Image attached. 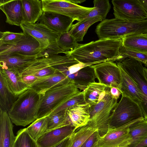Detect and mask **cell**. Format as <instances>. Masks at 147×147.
Returning <instances> with one entry per match:
<instances>
[{"instance_id":"cell-6","label":"cell","mask_w":147,"mask_h":147,"mask_svg":"<svg viewBox=\"0 0 147 147\" xmlns=\"http://www.w3.org/2000/svg\"><path fill=\"white\" fill-rule=\"evenodd\" d=\"M80 92L71 82L48 90L43 96L37 119L47 116L67 99Z\"/></svg>"},{"instance_id":"cell-14","label":"cell","mask_w":147,"mask_h":147,"mask_svg":"<svg viewBox=\"0 0 147 147\" xmlns=\"http://www.w3.org/2000/svg\"><path fill=\"white\" fill-rule=\"evenodd\" d=\"M79 62L67 55H58L37 59L26 69L20 73L21 76L32 75L41 70L51 67L65 63L76 64Z\"/></svg>"},{"instance_id":"cell-7","label":"cell","mask_w":147,"mask_h":147,"mask_svg":"<svg viewBox=\"0 0 147 147\" xmlns=\"http://www.w3.org/2000/svg\"><path fill=\"white\" fill-rule=\"evenodd\" d=\"M42 9L63 14L78 21L82 20L94 8L80 5L67 0H42Z\"/></svg>"},{"instance_id":"cell-40","label":"cell","mask_w":147,"mask_h":147,"mask_svg":"<svg viewBox=\"0 0 147 147\" xmlns=\"http://www.w3.org/2000/svg\"><path fill=\"white\" fill-rule=\"evenodd\" d=\"M99 137L97 131L93 134L84 142L81 147H92L97 141Z\"/></svg>"},{"instance_id":"cell-20","label":"cell","mask_w":147,"mask_h":147,"mask_svg":"<svg viewBox=\"0 0 147 147\" xmlns=\"http://www.w3.org/2000/svg\"><path fill=\"white\" fill-rule=\"evenodd\" d=\"M0 9L6 16L7 23L20 26L23 20L21 0H1Z\"/></svg>"},{"instance_id":"cell-22","label":"cell","mask_w":147,"mask_h":147,"mask_svg":"<svg viewBox=\"0 0 147 147\" xmlns=\"http://www.w3.org/2000/svg\"><path fill=\"white\" fill-rule=\"evenodd\" d=\"M0 111V147H13L16 137L13 123L7 112Z\"/></svg>"},{"instance_id":"cell-1","label":"cell","mask_w":147,"mask_h":147,"mask_svg":"<svg viewBox=\"0 0 147 147\" xmlns=\"http://www.w3.org/2000/svg\"><path fill=\"white\" fill-rule=\"evenodd\" d=\"M122 38L100 39L83 44L65 54L83 63H96L108 61L121 62L120 53Z\"/></svg>"},{"instance_id":"cell-44","label":"cell","mask_w":147,"mask_h":147,"mask_svg":"<svg viewBox=\"0 0 147 147\" xmlns=\"http://www.w3.org/2000/svg\"><path fill=\"white\" fill-rule=\"evenodd\" d=\"M133 147H147V137Z\"/></svg>"},{"instance_id":"cell-50","label":"cell","mask_w":147,"mask_h":147,"mask_svg":"<svg viewBox=\"0 0 147 147\" xmlns=\"http://www.w3.org/2000/svg\"><path fill=\"white\" fill-rule=\"evenodd\" d=\"M146 54L147 55V53H146Z\"/></svg>"},{"instance_id":"cell-37","label":"cell","mask_w":147,"mask_h":147,"mask_svg":"<svg viewBox=\"0 0 147 147\" xmlns=\"http://www.w3.org/2000/svg\"><path fill=\"white\" fill-rule=\"evenodd\" d=\"M120 53L123 60L127 58H132L141 62L147 67V55L146 53L126 48L122 45Z\"/></svg>"},{"instance_id":"cell-11","label":"cell","mask_w":147,"mask_h":147,"mask_svg":"<svg viewBox=\"0 0 147 147\" xmlns=\"http://www.w3.org/2000/svg\"><path fill=\"white\" fill-rule=\"evenodd\" d=\"M108 61L92 65L96 78L99 82L110 88L115 87L120 91L121 76L119 69L116 63Z\"/></svg>"},{"instance_id":"cell-34","label":"cell","mask_w":147,"mask_h":147,"mask_svg":"<svg viewBox=\"0 0 147 147\" xmlns=\"http://www.w3.org/2000/svg\"><path fill=\"white\" fill-rule=\"evenodd\" d=\"M57 42L59 48L65 53V54L66 52L77 48L82 44L78 43L69 31L60 33Z\"/></svg>"},{"instance_id":"cell-49","label":"cell","mask_w":147,"mask_h":147,"mask_svg":"<svg viewBox=\"0 0 147 147\" xmlns=\"http://www.w3.org/2000/svg\"><path fill=\"white\" fill-rule=\"evenodd\" d=\"M142 35L144 36H147V33L145 34H142Z\"/></svg>"},{"instance_id":"cell-35","label":"cell","mask_w":147,"mask_h":147,"mask_svg":"<svg viewBox=\"0 0 147 147\" xmlns=\"http://www.w3.org/2000/svg\"><path fill=\"white\" fill-rule=\"evenodd\" d=\"M13 147H38L37 142L26 130V128L17 132Z\"/></svg>"},{"instance_id":"cell-13","label":"cell","mask_w":147,"mask_h":147,"mask_svg":"<svg viewBox=\"0 0 147 147\" xmlns=\"http://www.w3.org/2000/svg\"><path fill=\"white\" fill-rule=\"evenodd\" d=\"M39 23L43 24L52 30L61 33L69 31L75 20L68 16L49 11H44Z\"/></svg>"},{"instance_id":"cell-33","label":"cell","mask_w":147,"mask_h":147,"mask_svg":"<svg viewBox=\"0 0 147 147\" xmlns=\"http://www.w3.org/2000/svg\"><path fill=\"white\" fill-rule=\"evenodd\" d=\"M47 120L46 116L36 119L26 129L31 137L37 142L47 132Z\"/></svg>"},{"instance_id":"cell-10","label":"cell","mask_w":147,"mask_h":147,"mask_svg":"<svg viewBox=\"0 0 147 147\" xmlns=\"http://www.w3.org/2000/svg\"><path fill=\"white\" fill-rule=\"evenodd\" d=\"M20 27L24 34L32 36L38 42L40 52L56 42L60 34L52 30L40 23L32 24L22 22Z\"/></svg>"},{"instance_id":"cell-17","label":"cell","mask_w":147,"mask_h":147,"mask_svg":"<svg viewBox=\"0 0 147 147\" xmlns=\"http://www.w3.org/2000/svg\"><path fill=\"white\" fill-rule=\"evenodd\" d=\"M0 73L3 75L9 88L17 96L30 88L22 80L19 71L6 66H0Z\"/></svg>"},{"instance_id":"cell-36","label":"cell","mask_w":147,"mask_h":147,"mask_svg":"<svg viewBox=\"0 0 147 147\" xmlns=\"http://www.w3.org/2000/svg\"><path fill=\"white\" fill-rule=\"evenodd\" d=\"M84 100V91L80 92L70 97L55 108L49 114H53L67 109L69 107Z\"/></svg>"},{"instance_id":"cell-42","label":"cell","mask_w":147,"mask_h":147,"mask_svg":"<svg viewBox=\"0 0 147 147\" xmlns=\"http://www.w3.org/2000/svg\"><path fill=\"white\" fill-rule=\"evenodd\" d=\"M110 88V93L111 97L117 100L120 95L121 94V92L119 89L115 87H111Z\"/></svg>"},{"instance_id":"cell-24","label":"cell","mask_w":147,"mask_h":147,"mask_svg":"<svg viewBox=\"0 0 147 147\" xmlns=\"http://www.w3.org/2000/svg\"><path fill=\"white\" fill-rule=\"evenodd\" d=\"M21 0L23 16V22L32 24L36 23L43 12L42 0Z\"/></svg>"},{"instance_id":"cell-9","label":"cell","mask_w":147,"mask_h":147,"mask_svg":"<svg viewBox=\"0 0 147 147\" xmlns=\"http://www.w3.org/2000/svg\"><path fill=\"white\" fill-rule=\"evenodd\" d=\"M144 118L139 119L118 127H109L105 134L99 137L98 147H128L131 142L129 134V126Z\"/></svg>"},{"instance_id":"cell-18","label":"cell","mask_w":147,"mask_h":147,"mask_svg":"<svg viewBox=\"0 0 147 147\" xmlns=\"http://www.w3.org/2000/svg\"><path fill=\"white\" fill-rule=\"evenodd\" d=\"M70 125L47 131L37 141L38 147H52L69 137L75 131Z\"/></svg>"},{"instance_id":"cell-29","label":"cell","mask_w":147,"mask_h":147,"mask_svg":"<svg viewBox=\"0 0 147 147\" xmlns=\"http://www.w3.org/2000/svg\"><path fill=\"white\" fill-rule=\"evenodd\" d=\"M122 46L135 51L147 53V36L142 35H132L122 38Z\"/></svg>"},{"instance_id":"cell-48","label":"cell","mask_w":147,"mask_h":147,"mask_svg":"<svg viewBox=\"0 0 147 147\" xmlns=\"http://www.w3.org/2000/svg\"><path fill=\"white\" fill-rule=\"evenodd\" d=\"M92 147H98L97 141L96 142Z\"/></svg>"},{"instance_id":"cell-4","label":"cell","mask_w":147,"mask_h":147,"mask_svg":"<svg viewBox=\"0 0 147 147\" xmlns=\"http://www.w3.org/2000/svg\"><path fill=\"white\" fill-rule=\"evenodd\" d=\"M110 89L107 87L98 102L90 106L89 109L90 118L88 124L97 128L99 137L103 136L107 132L111 113L117 103V100L111 97Z\"/></svg>"},{"instance_id":"cell-46","label":"cell","mask_w":147,"mask_h":147,"mask_svg":"<svg viewBox=\"0 0 147 147\" xmlns=\"http://www.w3.org/2000/svg\"><path fill=\"white\" fill-rule=\"evenodd\" d=\"M143 71L145 78L147 82V68L145 67H144Z\"/></svg>"},{"instance_id":"cell-8","label":"cell","mask_w":147,"mask_h":147,"mask_svg":"<svg viewBox=\"0 0 147 147\" xmlns=\"http://www.w3.org/2000/svg\"><path fill=\"white\" fill-rule=\"evenodd\" d=\"M115 18L132 22L147 19V13L139 0H113Z\"/></svg>"},{"instance_id":"cell-15","label":"cell","mask_w":147,"mask_h":147,"mask_svg":"<svg viewBox=\"0 0 147 147\" xmlns=\"http://www.w3.org/2000/svg\"><path fill=\"white\" fill-rule=\"evenodd\" d=\"M70 82H71L67 77L57 70L53 75L39 78L30 87L38 94L44 96L50 89Z\"/></svg>"},{"instance_id":"cell-2","label":"cell","mask_w":147,"mask_h":147,"mask_svg":"<svg viewBox=\"0 0 147 147\" xmlns=\"http://www.w3.org/2000/svg\"><path fill=\"white\" fill-rule=\"evenodd\" d=\"M43 96L31 88L19 95L8 112L12 123L25 126L35 121Z\"/></svg>"},{"instance_id":"cell-47","label":"cell","mask_w":147,"mask_h":147,"mask_svg":"<svg viewBox=\"0 0 147 147\" xmlns=\"http://www.w3.org/2000/svg\"><path fill=\"white\" fill-rule=\"evenodd\" d=\"M70 1L71 2H72V3H75V4H78V3H81L84 2L85 1L70 0Z\"/></svg>"},{"instance_id":"cell-30","label":"cell","mask_w":147,"mask_h":147,"mask_svg":"<svg viewBox=\"0 0 147 147\" xmlns=\"http://www.w3.org/2000/svg\"><path fill=\"white\" fill-rule=\"evenodd\" d=\"M102 20L100 16L88 19L78 24H73L69 32L77 42L82 41L89 28L96 22Z\"/></svg>"},{"instance_id":"cell-12","label":"cell","mask_w":147,"mask_h":147,"mask_svg":"<svg viewBox=\"0 0 147 147\" xmlns=\"http://www.w3.org/2000/svg\"><path fill=\"white\" fill-rule=\"evenodd\" d=\"M40 52L38 42L32 36L25 34L15 45L0 44V55L17 52L24 55H36Z\"/></svg>"},{"instance_id":"cell-45","label":"cell","mask_w":147,"mask_h":147,"mask_svg":"<svg viewBox=\"0 0 147 147\" xmlns=\"http://www.w3.org/2000/svg\"><path fill=\"white\" fill-rule=\"evenodd\" d=\"M139 1L147 13V0H139Z\"/></svg>"},{"instance_id":"cell-27","label":"cell","mask_w":147,"mask_h":147,"mask_svg":"<svg viewBox=\"0 0 147 147\" xmlns=\"http://www.w3.org/2000/svg\"><path fill=\"white\" fill-rule=\"evenodd\" d=\"M96 131H98L96 128L88 124L80 128L70 136L68 147H81L86 140Z\"/></svg>"},{"instance_id":"cell-28","label":"cell","mask_w":147,"mask_h":147,"mask_svg":"<svg viewBox=\"0 0 147 147\" xmlns=\"http://www.w3.org/2000/svg\"><path fill=\"white\" fill-rule=\"evenodd\" d=\"M129 134L131 142L128 147H133L147 137V120L144 118L130 125Z\"/></svg>"},{"instance_id":"cell-19","label":"cell","mask_w":147,"mask_h":147,"mask_svg":"<svg viewBox=\"0 0 147 147\" xmlns=\"http://www.w3.org/2000/svg\"><path fill=\"white\" fill-rule=\"evenodd\" d=\"M38 59L37 55H28L17 52L0 55V66H6L18 70L20 73Z\"/></svg>"},{"instance_id":"cell-32","label":"cell","mask_w":147,"mask_h":147,"mask_svg":"<svg viewBox=\"0 0 147 147\" xmlns=\"http://www.w3.org/2000/svg\"><path fill=\"white\" fill-rule=\"evenodd\" d=\"M67 109L53 114H50L47 116V131L70 125L67 114Z\"/></svg>"},{"instance_id":"cell-31","label":"cell","mask_w":147,"mask_h":147,"mask_svg":"<svg viewBox=\"0 0 147 147\" xmlns=\"http://www.w3.org/2000/svg\"><path fill=\"white\" fill-rule=\"evenodd\" d=\"M94 8L82 20L78 21L75 24L92 18L100 16L103 20L105 19L107 16L110 11L111 5L108 0H94L93 1Z\"/></svg>"},{"instance_id":"cell-26","label":"cell","mask_w":147,"mask_h":147,"mask_svg":"<svg viewBox=\"0 0 147 147\" xmlns=\"http://www.w3.org/2000/svg\"><path fill=\"white\" fill-rule=\"evenodd\" d=\"M0 109L8 112L18 97L10 90L0 73Z\"/></svg>"},{"instance_id":"cell-39","label":"cell","mask_w":147,"mask_h":147,"mask_svg":"<svg viewBox=\"0 0 147 147\" xmlns=\"http://www.w3.org/2000/svg\"><path fill=\"white\" fill-rule=\"evenodd\" d=\"M65 53L58 46L57 42L47 47L45 50L37 54L38 59L50 56L57 55L59 53Z\"/></svg>"},{"instance_id":"cell-16","label":"cell","mask_w":147,"mask_h":147,"mask_svg":"<svg viewBox=\"0 0 147 147\" xmlns=\"http://www.w3.org/2000/svg\"><path fill=\"white\" fill-rule=\"evenodd\" d=\"M90 107L84 101L67 109V114L69 123L76 130L88 124L90 118Z\"/></svg>"},{"instance_id":"cell-38","label":"cell","mask_w":147,"mask_h":147,"mask_svg":"<svg viewBox=\"0 0 147 147\" xmlns=\"http://www.w3.org/2000/svg\"><path fill=\"white\" fill-rule=\"evenodd\" d=\"M24 34L6 31L0 32V44L15 45L22 38Z\"/></svg>"},{"instance_id":"cell-23","label":"cell","mask_w":147,"mask_h":147,"mask_svg":"<svg viewBox=\"0 0 147 147\" xmlns=\"http://www.w3.org/2000/svg\"><path fill=\"white\" fill-rule=\"evenodd\" d=\"M74 83L80 91H84L90 83L95 82L96 78L93 68L91 65L84 67L72 74L61 72Z\"/></svg>"},{"instance_id":"cell-43","label":"cell","mask_w":147,"mask_h":147,"mask_svg":"<svg viewBox=\"0 0 147 147\" xmlns=\"http://www.w3.org/2000/svg\"><path fill=\"white\" fill-rule=\"evenodd\" d=\"M69 137H67L58 144L52 147H68Z\"/></svg>"},{"instance_id":"cell-25","label":"cell","mask_w":147,"mask_h":147,"mask_svg":"<svg viewBox=\"0 0 147 147\" xmlns=\"http://www.w3.org/2000/svg\"><path fill=\"white\" fill-rule=\"evenodd\" d=\"M108 87L99 82L90 83L84 91L85 102L90 106L96 104L104 95Z\"/></svg>"},{"instance_id":"cell-3","label":"cell","mask_w":147,"mask_h":147,"mask_svg":"<svg viewBox=\"0 0 147 147\" xmlns=\"http://www.w3.org/2000/svg\"><path fill=\"white\" fill-rule=\"evenodd\" d=\"M95 32L99 39L122 38L147 33V19L132 22L117 18L106 19L96 26Z\"/></svg>"},{"instance_id":"cell-5","label":"cell","mask_w":147,"mask_h":147,"mask_svg":"<svg viewBox=\"0 0 147 147\" xmlns=\"http://www.w3.org/2000/svg\"><path fill=\"white\" fill-rule=\"evenodd\" d=\"M121 95L111 113L109 127H118L144 117L139 105L129 97Z\"/></svg>"},{"instance_id":"cell-21","label":"cell","mask_w":147,"mask_h":147,"mask_svg":"<svg viewBox=\"0 0 147 147\" xmlns=\"http://www.w3.org/2000/svg\"><path fill=\"white\" fill-rule=\"evenodd\" d=\"M121 62L125 69L137 83L140 90L147 98V82L144 77L142 63L131 58H126Z\"/></svg>"},{"instance_id":"cell-41","label":"cell","mask_w":147,"mask_h":147,"mask_svg":"<svg viewBox=\"0 0 147 147\" xmlns=\"http://www.w3.org/2000/svg\"><path fill=\"white\" fill-rule=\"evenodd\" d=\"M21 76L23 81L30 87L35 81L40 78L31 75Z\"/></svg>"}]
</instances>
